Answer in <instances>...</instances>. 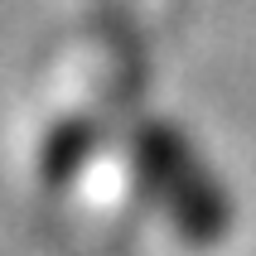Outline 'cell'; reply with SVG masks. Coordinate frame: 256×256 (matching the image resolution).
Listing matches in <instances>:
<instances>
[{
	"label": "cell",
	"mask_w": 256,
	"mask_h": 256,
	"mask_svg": "<svg viewBox=\"0 0 256 256\" xmlns=\"http://www.w3.org/2000/svg\"><path fill=\"white\" fill-rule=\"evenodd\" d=\"M121 155H126L130 188L170 222V232L188 252H218L232 237L237 228L232 194L179 126L150 121V116L130 121Z\"/></svg>",
	"instance_id": "6da1fadb"
},
{
	"label": "cell",
	"mask_w": 256,
	"mask_h": 256,
	"mask_svg": "<svg viewBox=\"0 0 256 256\" xmlns=\"http://www.w3.org/2000/svg\"><path fill=\"white\" fill-rule=\"evenodd\" d=\"M102 136H106V121L102 112H68L48 121V130L39 136V150H34V174H39L44 194H63V188L78 179V174L92 164Z\"/></svg>",
	"instance_id": "7a4b0ae2"
}]
</instances>
